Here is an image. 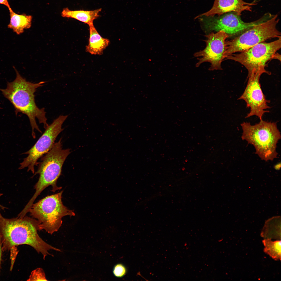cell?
I'll return each mask as SVG.
<instances>
[{
	"instance_id": "cell-22",
	"label": "cell",
	"mask_w": 281,
	"mask_h": 281,
	"mask_svg": "<svg viewBox=\"0 0 281 281\" xmlns=\"http://www.w3.org/2000/svg\"><path fill=\"white\" fill-rule=\"evenodd\" d=\"M5 208H6V207H5V208L3 210H4Z\"/></svg>"
},
{
	"instance_id": "cell-1",
	"label": "cell",
	"mask_w": 281,
	"mask_h": 281,
	"mask_svg": "<svg viewBox=\"0 0 281 281\" xmlns=\"http://www.w3.org/2000/svg\"><path fill=\"white\" fill-rule=\"evenodd\" d=\"M40 230L39 224L35 219L25 216L5 218L2 215L0 210V239L3 252L12 250L16 246L26 244L42 254L44 259L48 255L53 256L49 252L50 250L61 251L39 237L37 232Z\"/></svg>"
},
{
	"instance_id": "cell-14",
	"label": "cell",
	"mask_w": 281,
	"mask_h": 281,
	"mask_svg": "<svg viewBox=\"0 0 281 281\" xmlns=\"http://www.w3.org/2000/svg\"><path fill=\"white\" fill-rule=\"evenodd\" d=\"M101 10L100 8L91 10H73L66 8L63 9L61 14L63 17L74 18L89 25L93 24L94 20L99 17Z\"/></svg>"
},
{
	"instance_id": "cell-19",
	"label": "cell",
	"mask_w": 281,
	"mask_h": 281,
	"mask_svg": "<svg viewBox=\"0 0 281 281\" xmlns=\"http://www.w3.org/2000/svg\"><path fill=\"white\" fill-rule=\"evenodd\" d=\"M3 252L2 243L0 239V271L1 268V265L2 261V257Z\"/></svg>"
},
{
	"instance_id": "cell-2",
	"label": "cell",
	"mask_w": 281,
	"mask_h": 281,
	"mask_svg": "<svg viewBox=\"0 0 281 281\" xmlns=\"http://www.w3.org/2000/svg\"><path fill=\"white\" fill-rule=\"evenodd\" d=\"M14 68L16 74L15 79L13 81L8 82L7 88H0V91L13 105L16 114L21 112L28 117L32 128V135L35 138V130L41 133L37 124L36 118L40 123L43 124L44 128L49 125L44 108H38L35 99L34 93L36 90L43 86L46 82L35 83L28 81L21 75L15 67Z\"/></svg>"
},
{
	"instance_id": "cell-7",
	"label": "cell",
	"mask_w": 281,
	"mask_h": 281,
	"mask_svg": "<svg viewBox=\"0 0 281 281\" xmlns=\"http://www.w3.org/2000/svg\"><path fill=\"white\" fill-rule=\"evenodd\" d=\"M281 40L280 37L271 42H261L239 54H233L225 60H233L244 66L248 71V77L252 73L270 75L271 73L265 69V66L272 59L279 60L280 55L276 52L281 48Z\"/></svg>"
},
{
	"instance_id": "cell-8",
	"label": "cell",
	"mask_w": 281,
	"mask_h": 281,
	"mask_svg": "<svg viewBox=\"0 0 281 281\" xmlns=\"http://www.w3.org/2000/svg\"><path fill=\"white\" fill-rule=\"evenodd\" d=\"M229 12L219 17L211 16L203 18L202 23L206 31H222L227 34L228 38H233L254 26L270 19L273 16L267 12L256 21L247 22L243 21L240 16L236 13Z\"/></svg>"
},
{
	"instance_id": "cell-18",
	"label": "cell",
	"mask_w": 281,
	"mask_h": 281,
	"mask_svg": "<svg viewBox=\"0 0 281 281\" xmlns=\"http://www.w3.org/2000/svg\"><path fill=\"white\" fill-rule=\"evenodd\" d=\"M126 269L124 266L121 264L116 265L114 267L113 272L114 276L118 277L123 276L126 273Z\"/></svg>"
},
{
	"instance_id": "cell-11",
	"label": "cell",
	"mask_w": 281,
	"mask_h": 281,
	"mask_svg": "<svg viewBox=\"0 0 281 281\" xmlns=\"http://www.w3.org/2000/svg\"><path fill=\"white\" fill-rule=\"evenodd\" d=\"M262 74L260 72L252 73L248 77L247 86L238 100H244L247 107L250 108L246 118L256 116L261 120L265 113L269 112L270 108L267 100L262 90L260 79Z\"/></svg>"
},
{
	"instance_id": "cell-6",
	"label": "cell",
	"mask_w": 281,
	"mask_h": 281,
	"mask_svg": "<svg viewBox=\"0 0 281 281\" xmlns=\"http://www.w3.org/2000/svg\"><path fill=\"white\" fill-rule=\"evenodd\" d=\"M277 14L257 24L239 35L225 41V59L237 52L245 50L265 40L281 37L280 32L277 25L279 19Z\"/></svg>"
},
{
	"instance_id": "cell-10",
	"label": "cell",
	"mask_w": 281,
	"mask_h": 281,
	"mask_svg": "<svg viewBox=\"0 0 281 281\" xmlns=\"http://www.w3.org/2000/svg\"><path fill=\"white\" fill-rule=\"evenodd\" d=\"M206 36V47L194 55L195 57H200L198 58L196 66L199 67L203 63L208 62L211 64L209 70H221V63L225 59L226 40L228 36L224 32L219 31L215 33L212 32Z\"/></svg>"
},
{
	"instance_id": "cell-5",
	"label": "cell",
	"mask_w": 281,
	"mask_h": 281,
	"mask_svg": "<svg viewBox=\"0 0 281 281\" xmlns=\"http://www.w3.org/2000/svg\"><path fill=\"white\" fill-rule=\"evenodd\" d=\"M62 191L48 196L32 205L29 212L38 222L41 230L44 229L52 234L61 226L63 217L75 215L72 210L63 205L62 201Z\"/></svg>"
},
{
	"instance_id": "cell-15",
	"label": "cell",
	"mask_w": 281,
	"mask_h": 281,
	"mask_svg": "<svg viewBox=\"0 0 281 281\" xmlns=\"http://www.w3.org/2000/svg\"><path fill=\"white\" fill-rule=\"evenodd\" d=\"M8 9L10 16V22L8 25V28L12 29L17 34L20 35L23 33L24 29L30 28L32 20L31 16L17 14L11 8Z\"/></svg>"
},
{
	"instance_id": "cell-4",
	"label": "cell",
	"mask_w": 281,
	"mask_h": 281,
	"mask_svg": "<svg viewBox=\"0 0 281 281\" xmlns=\"http://www.w3.org/2000/svg\"><path fill=\"white\" fill-rule=\"evenodd\" d=\"M241 125L242 139L254 146L256 154L262 160L267 161L277 158V145L281 135L276 123L262 119L254 125L244 122Z\"/></svg>"
},
{
	"instance_id": "cell-3",
	"label": "cell",
	"mask_w": 281,
	"mask_h": 281,
	"mask_svg": "<svg viewBox=\"0 0 281 281\" xmlns=\"http://www.w3.org/2000/svg\"><path fill=\"white\" fill-rule=\"evenodd\" d=\"M71 152L69 148L63 149L61 138L42 157L41 162L38 163L37 170L34 174L39 175L38 181L34 186L35 191L25 206L26 209H30L37 197L47 187L51 186L53 192L61 189V187L57 186V181L61 174L63 164Z\"/></svg>"
},
{
	"instance_id": "cell-16",
	"label": "cell",
	"mask_w": 281,
	"mask_h": 281,
	"mask_svg": "<svg viewBox=\"0 0 281 281\" xmlns=\"http://www.w3.org/2000/svg\"><path fill=\"white\" fill-rule=\"evenodd\" d=\"M264 248L263 251L275 260H281V241L280 240L272 241L270 238H265L263 240Z\"/></svg>"
},
{
	"instance_id": "cell-12",
	"label": "cell",
	"mask_w": 281,
	"mask_h": 281,
	"mask_svg": "<svg viewBox=\"0 0 281 281\" xmlns=\"http://www.w3.org/2000/svg\"><path fill=\"white\" fill-rule=\"evenodd\" d=\"M257 4L255 1L248 3L243 0H215L211 9L201 16L221 15L225 13L233 12L240 16L244 11H252V6Z\"/></svg>"
},
{
	"instance_id": "cell-13",
	"label": "cell",
	"mask_w": 281,
	"mask_h": 281,
	"mask_svg": "<svg viewBox=\"0 0 281 281\" xmlns=\"http://www.w3.org/2000/svg\"><path fill=\"white\" fill-rule=\"evenodd\" d=\"M89 38L88 43L86 46V50L90 54L94 55L101 54L108 45L109 40L103 38L99 34L93 24L89 25Z\"/></svg>"
},
{
	"instance_id": "cell-21",
	"label": "cell",
	"mask_w": 281,
	"mask_h": 281,
	"mask_svg": "<svg viewBox=\"0 0 281 281\" xmlns=\"http://www.w3.org/2000/svg\"><path fill=\"white\" fill-rule=\"evenodd\" d=\"M275 168L277 170L279 169L280 168V164H279V163L277 164L275 166Z\"/></svg>"
},
{
	"instance_id": "cell-20",
	"label": "cell",
	"mask_w": 281,
	"mask_h": 281,
	"mask_svg": "<svg viewBox=\"0 0 281 281\" xmlns=\"http://www.w3.org/2000/svg\"><path fill=\"white\" fill-rule=\"evenodd\" d=\"M0 4L5 6L8 9L11 8L8 0H0Z\"/></svg>"
},
{
	"instance_id": "cell-17",
	"label": "cell",
	"mask_w": 281,
	"mask_h": 281,
	"mask_svg": "<svg viewBox=\"0 0 281 281\" xmlns=\"http://www.w3.org/2000/svg\"><path fill=\"white\" fill-rule=\"evenodd\" d=\"M28 281H47L43 269L39 268L33 271Z\"/></svg>"
},
{
	"instance_id": "cell-9",
	"label": "cell",
	"mask_w": 281,
	"mask_h": 281,
	"mask_svg": "<svg viewBox=\"0 0 281 281\" xmlns=\"http://www.w3.org/2000/svg\"><path fill=\"white\" fill-rule=\"evenodd\" d=\"M68 117V115L60 116L49 125L33 146L23 153L28 155L20 163L19 169L28 167V171L35 173L34 167L38 164L39 159L52 148L57 137L63 130L62 125Z\"/></svg>"
}]
</instances>
